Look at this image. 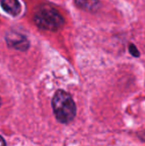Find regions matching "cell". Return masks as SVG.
Masks as SVG:
<instances>
[{"instance_id":"obj_8","label":"cell","mask_w":145,"mask_h":146,"mask_svg":"<svg viewBox=\"0 0 145 146\" xmlns=\"http://www.w3.org/2000/svg\"><path fill=\"white\" fill-rule=\"evenodd\" d=\"M0 146H6L5 140H4V138L1 136V135H0Z\"/></svg>"},{"instance_id":"obj_1","label":"cell","mask_w":145,"mask_h":146,"mask_svg":"<svg viewBox=\"0 0 145 146\" xmlns=\"http://www.w3.org/2000/svg\"><path fill=\"white\" fill-rule=\"evenodd\" d=\"M52 106L56 118L62 123H69L75 116V104L72 96L62 90H57L52 100Z\"/></svg>"},{"instance_id":"obj_2","label":"cell","mask_w":145,"mask_h":146,"mask_svg":"<svg viewBox=\"0 0 145 146\" xmlns=\"http://www.w3.org/2000/svg\"><path fill=\"white\" fill-rule=\"evenodd\" d=\"M34 23L37 27L45 31L59 30L65 23L63 16L52 6H41L34 14Z\"/></svg>"},{"instance_id":"obj_3","label":"cell","mask_w":145,"mask_h":146,"mask_svg":"<svg viewBox=\"0 0 145 146\" xmlns=\"http://www.w3.org/2000/svg\"><path fill=\"white\" fill-rule=\"evenodd\" d=\"M5 40L8 47L19 51H26L30 45L28 39L24 35L14 31H10L6 34Z\"/></svg>"},{"instance_id":"obj_6","label":"cell","mask_w":145,"mask_h":146,"mask_svg":"<svg viewBox=\"0 0 145 146\" xmlns=\"http://www.w3.org/2000/svg\"><path fill=\"white\" fill-rule=\"evenodd\" d=\"M129 51H130V53H131V54L133 55V56H136V57H138V56H139V53H138L137 49H135V48H134V46H133V45H131V46H130Z\"/></svg>"},{"instance_id":"obj_5","label":"cell","mask_w":145,"mask_h":146,"mask_svg":"<svg viewBox=\"0 0 145 146\" xmlns=\"http://www.w3.org/2000/svg\"><path fill=\"white\" fill-rule=\"evenodd\" d=\"M77 7L89 12H95L99 8V0H73Z\"/></svg>"},{"instance_id":"obj_9","label":"cell","mask_w":145,"mask_h":146,"mask_svg":"<svg viewBox=\"0 0 145 146\" xmlns=\"http://www.w3.org/2000/svg\"><path fill=\"white\" fill-rule=\"evenodd\" d=\"M0 106H1V100H0Z\"/></svg>"},{"instance_id":"obj_7","label":"cell","mask_w":145,"mask_h":146,"mask_svg":"<svg viewBox=\"0 0 145 146\" xmlns=\"http://www.w3.org/2000/svg\"><path fill=\"white\" fill-rule=\"evenodd\" d=\"M138 136H139V138L141 139V140L145 141V130L144 131H141V132L138 133Z\"/></svg>"},{"instance_id":"obj_4","label":"cell","mask_w":145,"mask_h":146,"mask_svg":"<svg viewBox=\"0 0 145 146\" xmlns=\"http://www.w3.org/2000/svg\"><path fill=\"white\" fill-rule=\"evenodd\" d=\"M1 6L7 13L17 16L21 12V5L18 0H1Z\"/></svg>"}]
</instances>
